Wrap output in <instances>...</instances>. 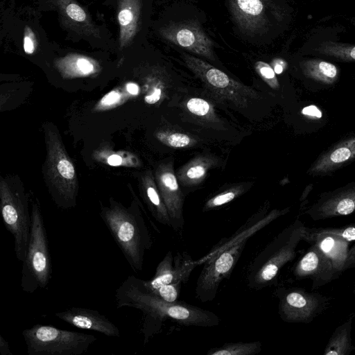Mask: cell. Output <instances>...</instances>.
I'll use <instances>...</instances> for the list:
<instances>
[{"label": "cell", "instance_id": "6da1fadb", "mask_svg": "<svg viewBox=\"0 0 355 355\" xmlns=\"http://www.w3.org/2000/svg\"><path fill=\"white\" fill-rule=\"evenodd\" d=\"M115 302L118 309L135 308L143 313L144 344L159 331L162 321L168 318L187 327H212L220 322L218 316L209 310L159 298L146 288L142 279L133 275L128 277L116 289Z\"/></svg>", "mask_w": 355, "mask_h": 355}, {"label": "cell", "instance_id": "7a4b0ae2", "mask_svg": "<svg viewBox=\"0 0 355 355\" xmlns=\"http://www.w3.org/2000/svg\"><path fill=\"white\" fill-rule=\"evenodd\" d=\"M289 208L272 210L262 217L256 216L238 230L231 237L222 240L203 259L204 266L198 276L196 296L202 302L214 300L220 283L234 269L249 238L278 217L287 214ZM200 260V261H202Z\"/></svg>", "mask_w": 355, "mask_h": 355}, {"label": "cell", "instance_id": "3957f363", "mask_svg": "<svg viewBox=\"0 0 355 355\" xmlns=\"http://www.w3.org/2000/svg\"><path fill=\"white\" fill-rule=\"evenodd\" d=\"M189 1L172 2L157 27V33L171 46L211 64H217L218 59L215 48L218 45L205 31L206 16Z\"/></svg>", "mask_w": 355, "mask_h": 355}, {"label": "cell", "instance_id": "277c9868", "mask_svg": "<svg viewBox=\"0 0 355 355\" xmlns=\"http://www.w3.org/2000/svg\"><path fill=\"white\" fill-rule=\"evenodd\" d=\"M101 216L132 270L141 272L153 240L138 207L125 208L110 200L109 207H102Z\"/></svg>", "mask_w": 355, "mask_h": 355}, {"label": "cell", "instance_id": "5b68a950", "mask_svg": "<svg viewBox=\"0 0 355 355\" xmlns=\"http://www.w3.org/2000/svg\"><path fill=\"white\" fill-rule=\"evenodd\" d=\"M306 226L299 218L283 229L249 264L247 286L261 290L273 285L282 268L297 255V247L303 241Z\"/></svg>", "mask_w": 355, "mask_h": 355}, {"label": "cell", "instance_id": "8992f818", "mask_svg": "<svg viewBox=\"0 0 355 355\" xmlns=\"http://www.w3.org/2000/svg\"><path fill=\"white\" fill-rule=\"evenodd\" d=\"M230 19L240 37L253 44H266L276 25L286 17L276 0H225Z\"/></svg>", "mask_w": 355, "mask_h": 355}, {"label": "cell", "instance_id": "52a82bcc", "mask_svg": "<svg viewBox=\"0 0 355 355\" xmlns=\"http://www.w3.org/2000/svg\"><path fill=\"white\" fill-rule=\"evenodd\" d=\"M31 234L26 256L23 261L21 288L32 293L44 289L52 277V263L44 219L36 202L31 210Z\"/></svg>", "mask_w": 355, "mask_h": 355}, {"label": "cell", "instance_id": "ba28073f", "mask_svg": "<svg viewBox=\"0 0 355 355\" xmlns=\"http://www.w3.org/2000/svg\"><path fill=\"white\" fill-rule=\"evenodd\" d=\"M28 355H80L97 340L92 334L37 324L22 331Z\"/></svg>", "mask_w": 355, "mask_h": 355}, {"label": "cell", "instance_id": "9c48e42d", "mask_svg": "<svg viewBox=\"0 0 355 355\" xmlns=\"http://www.w3.org/2000/svg\"><path fill=\"white\" fill-rule=\"evenodd\" d=\"M179 52L187 67L218 98L239 108L246 107L259 98L257 91L230 78L207 60L184 51Z\"/></svg>", "mask_w": 355, "mask_h": 355}, {"label": "cell", "instance_id": "30bf717a", "mask_svg": "<svg viewBox=\"0 0 355 355\" xmlns=\"http://www.w3.org/2000/svg\"><path fill=\"white\" fill-rule=\"evenodd\" d=\"M275 295L279 302V317L288 323H311L331 304L329 297L300 287H280Z\"/></svg>", "mask_w": 355, "mask_h": 355}, {"label": "cell", "instance_id": "8fae6325", "mask_svg": "<svg viewBox=\"0 0 355 355\" xmlns=\"http://www.w3.org/2000/svg\"><path fill=\"white\" fill-rule=\"evenodd\" d=\"M47 172L57 195V203L65 207L76 205L77 194L74 166L56 134L48 135Z\"/></svg>", "mask_w": 355, "mask_h": 355}, {"label": "cell", "instance_id": "7c38bea8", "mask_svg": "<svg viewBox=\"0 0 355 355\" xmlns=\"http://www.w3.org/2000/svg\"><path fill=\"white\" fill-rule=\"evenodd\" d=\"M0 198L4 225L14 237L17 259L23 262L30 239L31 215L29 214L24 196L13 193L3 182L0 186Z\"/></svg>", "mask_w": 355, "mask_h": 355}, {"label": "cell", "instance_id": "4fadbf2b", "mask_svg": "<svg viewBox=\"0 0 355 355\" xmlns=\"http://www.w3.org/2000/svg\"><path fill=\"white\" fill-rule=\"evenodd\" d=\"M293 274L296 279H311L312 290L330 283L341 275L331 261L313 244L310 245L296 262Z\"/></svg>", "mask_w": 355, "mask_h": 355}, {"label": "cell", "instance_id": "5bb4252c", "mask_svg": "<svg viewBox=\"0 0 355 355\" xmlns=\"http://www.w3.org/2000/svg\"><path fill=\"white\" fill-rule=\"evenodd\" d=\"M355 212V182L325 192L306 211L313 220L345 216Z\"/></svg>", "mask_w": 355, "mask_h": 355}, {"label": "cell", "instance_id": "9a60e30c", "mask_svg": "<svg viewBox=\"0 0 355 355\" xmlns=\"http://www.w3.org/2000/svg\"><path fill=\"white\" fill-rule=\"evenodd\" d=\"M198 264L187 252H178L173 257L172 252L168 251L157 265L153 278L142 279L143 284L151 291L166 284L186 283Z\"/></svg>", "mask_w": 355, "mask_h": 355}, {"label": "cell", "instance_id": "2e32d148", "mask_svg": "<svg viewBox=\"0 0 355 355\" xmlns=\"http://www.w3.org/2000/svg\"><path fill=\"white\" fill-rule=\"evenodd\" d=\"M158 188L166 207L171 227L181 230L184 223L183 218L184 197L172 164L161 165L156 171Z\"/></svg>", "mask_w": 355, "mask_h": 355}, {"label": "cell", "instance_id": "e0dca14e", "mask_svg": "<svg viewBox=\"0 0 355 355\" xmlns=\"http://www.w3.org/2000/svg\"><path fill=\"white\" fill-rule=\"evenodd\" d=\"M55 317L76 328L97 331L107 336L119 337L118 327L98 311L71 307L55 313Z\"/></svg>", "mask_w": 355, "mask_h": 355}, {"label": "cell", "instance_id": "ac0fdd59", "mask_svg": "<svg viewBox=\"0 0 355 355\" xmlns=\"http://www.w3.org/2000/svg\"><path fill=\"white\" fill-rule=\"evenodd\" d=\"M303 241L315 245L340 273L345 271L349 252V242L329 233H319L306 227Z\"/></svg>", "mask_w": 355, "mask_h": 355}, {"label": "cell", "instance_id": "d6986e66", "mask_svg": "<svg viewBox=\"0 0 355 355\" xmlns=\"http://www.w3.org/2000/svg\"><path fill=\"white\" fill-rule=\"evenodd\" d=\"M143 0H119L117 19L121 49L128 46L140 30Z\"/></svg>", "mask_w": 355, "mask_h": 355}, {"label": "cell", "instance_id": "ffe728a7", "mask_svg": "<svg viewBox=\"0 0 355 355\" xmlns=\"http://www.w3.org/2000/svg\"><path fill=\"white\" fill-rule=\"evenodd\" d=\"M355 159V136L346 139L322 153L309 168L311 175L326 174Z\"/></svg>", "mask_w": 355, "mask_h": 355}, {"label": "cell", "instance_id": "44dd1931", "mask_svg": "<svg viewBox=\"0 0 355 355\" xmlns=\"http://www.w3.org/2000/svg\"><path fill=\"white\" fill-rule=\"evenodd\" d=\"M56 6L63 22L78 33L99 37L89 15L75 0H51Z\"/></svg>", "mask_w": 355, "mask_h": 355}, {"label": "cell", "instance_id": "7402d4cb", "mask_svg": "<svg viewBox=\"0 0 355 355\" xmlns=\"http://www.w3.org/2000/svg\"><path fill=\"white\" fill-rule=\"evenodd\" d=\"M55 67L64 77H79L94 74L99 70L94 59L78 53H70L57 60Z\"/></svg>", "mask_w": 355, "mask_h": 355}, {"label": "cell", "instance_id": "603a6c76", "mask_svg": "<svg viewBox=\"0 0 355 355\" xmlns=\"http://www.w3.org/2000/svg\"><path fill=\"white\" fill-rule=\"evenodd\" d=\"M354 317V313H352L344 322L335 329L324 347V355H349L355 350L352 338Z\"/></svg>", "mask_w": 355, "mask_h": 355}, {"label": "cell", "instance_id": "cb8c5ba5", "mask_svg": "<svg viewBox=\"0 0 355 355\" xmlns=\"http://www.w3.org/2000/svg\"><path fill=\"white\" fill-rule=\"evenodd\" d=\"M216 164L215 159L209 156H199L191 160L178 172V178L184 187L199 184L208 171Z\"/></svg>", "mask_w": 355, "mask_h": 355}, {"label": "cell", "instance_id": "d4e9b609", "mask_svg": "<svg viewBox=\"0 0 355 355\" xmlns=\"http://www.w3.org/2000/svg\"><path fill=\"white\" fill-rule=\"evenodd\" d=\"M303 73L308 78L326 84L333 83L338 76L336 67L318 59L306 60L302 62Z\"/></svg>", "mask_w": 355, "mask_h": 355}, {"label": "cell", "instance_id": "484cf974", "mask_svg": "<svg viewBox=\"0 0 355 355\" xmlns=\"http://www.w3.org/2000/svg\"><path fill=\"white\" fill-rule=\"evenodd\" d=\"M144 189L147 203L153 217L159 223L171 227L166 207L150 176L146 178Z\"/></svg>", "mask_w": 355, "mask_h": 355}, {"label": "cell", "instance_id": "4316f807", "mask_svg": "<svg viewBox=\"0 0 355 355\" xmlns=\"http://www.w3.org/2000/svg\"><path fill=\"white\" fill-rule=\"evenodd\" d=\"M262 349L260 341L225 343L220 347L211 348L207 355H255Z\"/></svg>", "mask_w": 355, "mask_h": 355}, {"label": "cell", "instance_id": "83f0119b", "mask_svg": "<svg viewBox=\"0 0 355 355\" xmlns=\"http://www.w3.org/2000/svg\"><path fill=\"white\" fill-rule=\"evenodd\" d=\"M318 52L344 61H355V45L327 42L322 44Z\"/></svg>", "mask_w": 355, "mask_h": 355}, {"label": "cell", "instance_id": "f1b7e54d", "mask_svg": "<svg viewBox=\"0 0 355 355\" xmlns=\"http://www.w3.org/2000/svg\"><path fill=\"white\" fill-rule=\"evenodd\" d=\"M157 138L164 144L171 148H189L196 144V140L188 134L180 132L161 131Z\"/></svg>", "mask_w": 355, "mask_h": 355}, {"label": "cell", "instance_id": "f546056e", "mask_svg": "<svg viewBox=\"0 0 355 355\" xmlns=\"http://www.w3.org/2000/svg\"><path fill=\"white\" fill-rule=\"evenodd\" d=\"M244 191L243 187L238 186L220 192L206 201L203 211H207L226 205L241 196Z\"/></svg>", "mask_w": 355, "mask_h": 355}, {"label": "cell", "instance_id": "4dcf8cb0", "mask_svg": "<svg viewBox=\"0 0 355 355\" xmlns=\"http://www.w3.org/2000/svg\"><path fill=\"white\" fill-rule=\"evenodd\" d=\"M310 229L315 232L337 235L349 243L355 241V223L341 227H310Z\"/></svg>", "mask_w": 355, "mask_h": 355}, {"label": "cell", "instance_id": "1f68e13d", "mask_svg": "<svg viewBox=\"0 0 355 355\" xmlns=\"http://www.w3.org/2000/svg\"><path fill=\"white\" fill-rule=\"evenodd\" d=\"M182 284L180 282L166 284L151 291L147 290L164 301L175 302L179 297Z\"/></svg>", "mask_w": 355, "mask_h": 355}, {"label": "cell", "instance_id": "d6a6232c", "mask_svg": "<svg viewBox=\"0 0 355 355\" xmlns=\"http://www.w3.org/2000/svg\"><path fill=\"white\" fill-rule=\"evenodd\" d=\"M187 110L198 117L210 118L213 115L211 105L205 99L191 98L186 104Z\"/></svg>", "mask_w": 355, "mask_h": 355}, {"label": "cell", "instance_id": "836d02e7", "mask_svg": "<svg viewBox=\"0 0 355 355\" xmlns=\"http://www.w3.org/2000/svg\"><path fill=\"white\" fill-rule=\"evenodd\" d=\"M254 67L259 75L268 85L274 89L279 87L275 72L269 64L263 61H257Z\"/></svg>", "mask_w": 355, "mask_h": 355}, {"label": "cell", "instance_id": "e575fe53", "mask_svg": "<svg viewBox=\"0 0 355 355\" xmlns=\"http://www.w3.org/2000/svg\"><path fill=\"white\" fill-rule=\"evenodd\" d=\"M37 42L33 30L26 26L24 32V50L27 54H33L37 48Z\"/></svg>", "mask_w": 355, "mask_h": 355}, {"label": "cell", "instance_id": "d590c367", "mask_svg": "<svg viewBox=\"0 0 355 355\" xmlns=\"http://www.w3.org/2000/svg\"><path fill=\"white\" fill-rule=\"evenodd\" d=\"M121 99V94L117 91H112L103 97L100 105L103 107H110L116 104Z\"/></svg>", "mask_w": 355, "mask_h": 355}, {"label": "cell", "instance_id": "8d00e7d4", "mask_svg": "<svg viewBox=\"0 0 355 355\" xmlns=\"http://www.w3.org/2000/svg\"><path fill=\"white\" fill-rule=\"evenodd\" d=\"M162 96V89L159 87L154 88L153 92L146 96L144 98L145 101L148 104H153L159 101Z\"/></svg>", "mask_w": 355, "mask_h": 355}, {"label": "cell", "instance_id": "74e56055", "mask_svg": "<svg viewBox=\"0 0 355 355\" xmlns=\"http://www.w3.org/2000/svg\"><path fill=\"white\" fill-rule=\"evenodd\" d=\"M302 113L304 115L316 117L318 119L321 118L322 116V112L315 105H309L304 107L302 110Z\"/></svg>", "mask_w": 355, "mask_h": 355}, {"label": "cell", "instance_id": "f35d334b", "mask_svg": "<svg viewBox=\"0 0 355 355\" xmlns=\"http://www.w3.org/2000/svg\"><path fill=\"white\" fill-rule=\"evenodd\" d=\"M0 354L1 355H13L8 342L2 335H0Z\"/></svg>", "mask_w": 355, "mask_h": 355}, {"label": "cell", "instance_id": "ab89813d", "mask_svg": "<svg viewBox=\"0 0 355 355\" xmlns=\"http://www.w3.org/2000/svg\"><path fill=\"white\" fill-rule=\"evenodd\" d=\"M355 268V243L350 248L346 269Z\"/></svg>", "mask_w": 355, "mask_h": 355}, {"label": "cell", "instance_id": "60d3db41", "mask_svg": "<svg viewBox=\"0 0 355 355\" xmlns=\"http://www.w3.org/2000/svg\"><path fill=\"white\" fill-rule=\"evenodd\" d=\"M107 163L111 166H119L122 164V157L118 155H112L107 158Z\"/></svg>", "mask_w": 355, "mask_h": 355}, {"label": "cell", "instance_id": "b9f144b4", "mask_svg": "<svg viewBox=\"0 0 355 355\" xmlns=\"http://www.w3.org/2000/svg\"><path fill=\"white\" fill-rule=\"evenodd\" d=\"M126 89L132 95H137L139 91L138 85L133 83H128L126 85Z\"/></svg>", "mask_w": 355, "mask_h": 355}, {"label": "cell", "instance_id": "7bdbcfd3", "mask_svg": "<svg viewBox=\"0 0 355 355\" xmlns=\"http://www.w3.org/2000/svg\"><path fill=\"white\" fill-rule=\"evenodd\" d=\"M273 69H274L275 73L280 74L283 71V67L282 64H280L279 63H276L274 65Z\"/></svg>", "mask_w": 355, "mask_h": 355}, {"label": "cell", "instance_id": "ee69618b", "mask_svg": "<svg viewBox=\"0 0 355 355\" xmlns=\"http://www.w3.org/2000/svg\"><path fill=\"white\" fill-rule=\"evenodd\" d=\"M353 294L355 295V284H354V286L353 288Z\"/></svg>", "mask_w": 355, "mask_h": 355}, {"label": "cell", "instance_id": "f6af8a7d", "mask_svg": "<svg viewBox=\"0 0 355 355\" xmlns=\"http://www.w3.org/2000/svg\"><path fill=\"white\" fill-rule=\"evenodd\" d=\"M173 1H175V0H173Z\"/></svg>", "mask_w": 355, "mask_h": 355}]
</instances>
